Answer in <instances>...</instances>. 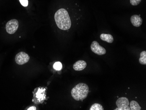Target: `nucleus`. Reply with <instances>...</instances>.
<instances>
[{
	"label": "nucleus",
	"instance_id": "nucleus-1",
	"mask_svg": "<svg viewBox=\"0 0 146 110\" xmlns=\"http://www.w3.org/2000/svg\"><path fill=\"white\" fill-rule=\"evenodd\" d=\"M54 19L57 27L60 29L67 30L71 27V22L69 15L65 9L58 10L55 14Z\"/></svg>",
	"mask_w": 146,
	"mask_h": 110
},
{
	"label": "nucleus",
	"instance_id": "nucleus-2",
	"mask_svg": "<svg viewBox=\"0 0 146 110\" xmlns=\"http://www.w3.org/2000/svg\"><path fill=\"white\" fill-rule=\"evenodd\" d=\"M88 92V86L84 83H80L72 89L71 94L76 101H83L87 97Z\"/></svg>",
	"mask_w": 146,
	"mask_h": 110
},
{
	"label": "nucleus",
	"instance_id": "nucleus-3",
	"mask_svg": "<svg viewBox=\"0 0 146 110\" xmlns=\"http://www.w3.org/2000/svg\"><path fill=\"white\" fill-rule=\"evenodd\" d=\"M116 105L117 107L115 110H130L128 99L125 97L119 98L116 101Z\"/></svg>",
	"mask_w": 146,
	"mask_h": 110
},
{
	"label": "nucleus",
	"instance_id": "nucleus-4",
	"mask_svg": "<svg viewBox=\"0 0 146 110\" xmlns=\"http://www.w3.org/2000/svg\"><path fill=\"white\" fill-rule=\"evenodd\" d=\"M37 91L36 92H33L34 97L33 101L35 102V103H40L46 99V94H45V89H40L37 88Z\"/></svg>",
	"mask_w": 146,
	"mask_h": 110
},
{
	"label": "nucleus",
	"instance_id": "nucleus-5",
	"mask_svg": "<svg viewBox=\"0 0 146 110\" xmlns=\"http://www.w3.org/2000/svg\"><path fill=\"white\" fill-rule=\"evenodd\" d=\"M19 27V22L16 19H12L7 23L6 29L8 33L10 34L15 33Z\"/></svg>",
	"mask_w": 146,
	"mask_h": 110
},
{
	"label": "nucleus",
	"instance_id": "nucleus-6",
	"mask_svg": "<svg viewBox=\"0 0 146 110\" xmlns=\"http://www.w3.org/2000/svg\"><path fill=\"white\" fill-rule=\"evenodd\" d=\"M91 48L93 52L98 55H102L106 53L105 48L99 45V43L96 41H94L92 42Z\"/></svg>",
	"mask_w": 146,
	"mask_h": 110
},
{
	"label": "nucleus",
	"instance_id": "nucleus-7",
	"mask_svg": "<svg viewBox=\"0 0 146 110\" xmlns=\"http://www.w3.org/2000/svg\"><path fill=\"white\" fill-rule=\"evenodd\" d=\"M30 57L24 52H20L16 55L15 57V62L19 65H23L28 62Z\"/></svg>",
	"mask_w": 146,
	"mask_h": 110
},
{
	"label": "nucleus",
	"instance_id": "nucleus-8",
	"mask_svg": "<svg viewBox=\"0 0 146 110\" xmlns=\"http://www.w3.org/2000/svg\"><path fill=\"white\" fill-rule=\"evenodd\" d=\"M130 21L132 25L136 27H140L143 23V20L140 15H132L130 18Z\"/></svg>",
	"mask_w": 146,
	"mask_h": 110
},
{
	"label": "nucleus",
	"instance_id": "nucleus-9",
	"mask_svg": "<svg viewBox=\"0 0 146 110\" xmlns=\"http://www.w3.org/2000/svg\"><path fill=\"white\" fill-rule=\"evenodd\" d=\"M87 66V63L84 61L79 60L76 61L73 65L74 70L80 71L84 69Z\"/></svg>",
	"mask_w": 146,
	"mask_h": 110
},
{
	"label": "nucleus",
	"instance_id": "nucleus-10",
	"mask_svg": "<svg viewBox=\"0 0 146 110\" xmlns=\"http://www.w3.org/2000/svg\"><path fill=\"white\" fill-rule=\"evenodd\" d=\"M100 39L102 41L109 43H112L114 41V38L111 34L102 33L100 35Z\"/></svg>",
	"mask_w": 146,
	"mask_h": 110
},
{
	"label": "nucleus",
	"instance_id": "nucleus-11",
	"mask_svg": "<svg viewBox=\"0 0 146 110\" xmlns=\"http://www.w3.org/2000/svg\"><path fill=\"white\" fill-rule=\"evenodd\" d=\"M130 110H141V107L140 105L136 101H133L130 103Z\"/></svg>",
	"mask_w": 146,
	"mask_h": 110
},
{
	"label": "nucleus",
	"instance_id": "nucleus-12",
	"mask_svg": "<svg viewBox=\"0 0 146 110\" xmlns=\"http://www.w3.org/2000/svg\"><path fill=\"white\" fill-rule=\"evenodd\" d=\"M139 62L141 65H146V51H143L140 54Z\"/></svg>",
	"mask_w": 146,
	"mask_h": 110
},
{
	"label": "nucleus",
	"instance_id": "nucleus-13",
	"mask_svg": "<svg viewBox=\"0 0 146 110\" xmlns=\"http://www.w3.org/2000/svg\"><path fill=\"white\" fill-rule=\"evenodd\" d=\"M90 110H103V108L102 106L100 104L98 103H95L92 105L91 107H90Z\"/></svg>",
	"mask_w": 146,
	"mask_h": 110
},
{
	"label": "nucleus",
	"instance_id": "nucleus-14",
	"mask_svg": "<svg viewBox=\"0 0 146 110\" xmlns=\"http://www.w3.org/2000/svg\"><path fill=\"white\" fill-rule=\"evenodd\" d=\"M54 68L56 70H60L62 68V65L61 62H56L54 64Z\"/></svg>",
	"mask_w": 146,
	"mask_h": 110
},
{
	"label": "nucleus",
	"instance_id": "nucleus-15",
	"mask_svg": "<svg viewBox=\"0 0 146 110\" xmlns=\"http://www.w3.org/2000/svg\"><path fill=\"white\" fill-rule=\"evenodd\" d=\"M142 0H130V4L132 5L136 6L141 3Z\"/></svg>",
	"mask_w": 146,
	"mask_h": 110
},
{
	"label": "nucleus",
	"instance_id": "nucleus-16",
	"mask_svg": "<svg viewBox=\"0 0 146 110\" xmlns=\"http://www.w3.org/2000/svg\"><path fill=\"white\" fill-rule=\"evenodd\" d=\"M19 1L24 7H27L28 5V0H19Z\"/></svg>",
	"mask_w": 146,
	"mask_h": 110
},
{
	"label": "nucleus",
	"instance_id": "nucleus-17",
	"mask_svg": "<svg viewBox=\"0 0 146 110\" xmlns=\"http://www.w3.org/2000/svg\"><path fill=\"white\" fill-rule=\"evenodd\" d=\"M28 110H36V107H35L33 106L31 107H29L28 109H27Z\"/></svg>",
	"mask_w": 146,
	"mask_h": 110
}]
</instances>
